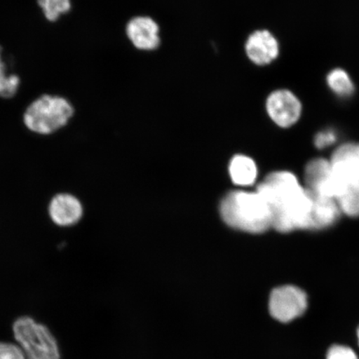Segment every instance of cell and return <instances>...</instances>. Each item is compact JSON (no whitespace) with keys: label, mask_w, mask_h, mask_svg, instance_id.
Listing matches in <instances>:
<instances>
[{"label":"cell","mask_w":359,"mask_h":359,"mask_svg":"<svg viewBox=\"0 0 359 359\" xmlns=\"http://www.w3.org/2000/svg\"><path fill=\"white\" fill-rule=\"evenodd\" d=\"M48 217L53 224L60 227L77 224L83 215V206L77 196L71 193H58L49 201Z\"/></svg>","instance_id":"obj_8"},{"label":"cell","mask_w":359,"mask_h":359,"mask_svg":"<svg viewBox=\"0 0 359 359\" xmlns=\"http://www.w3.org/2000/svg\"><path fill=\"white\" fill-rule=\"evenodd\" d=\"M307 308V294L297 286L278 287L269 296V313L275 320L285 324L302 316Z\"/></svg>","instance_id":"obj_5"},{"label":"cell","mask_w":359,"mask_h":359,"mask_svg":"<svg viewBox=\"0 0 359 359\" xmlns=\"http://www.w3.org/2000/svg\"><path fill=\"white\" fill-rule=\"evenodd\" d=\"M221 214L228 226L253 234L272 227L271 210L257 191L229 193L222 201Z\"/></svg>","instance_id":"obj_2"},{"label":"cell","mask_w":359,"mask_h":359,"mask_svg":"<svg viewBox=\"0 0 359 359\" xmlns=\"http://www.w3.org/2000/svg\"><path fill=\"white\" fill-rule=\"evenodd\" d=\"M0 359H27L18 344L0 342Z\"/></svg>","instance_id":"obj_18"},{"label":"cell","mask_w":359,"mask_h":359,"mask_svg":"<svg viewBox=\"0 0 359 359\" xmlns=\"http://www.w3.org/2000/svg\"><path fill=\"white\" fill-rule=\"evenodd\" d=\"M266 110L269 118L280 128H290L300 118L302 104L289 90L273 92L267 98Z\"/></svg>","instance_id":"obj_7"},{"label":"cell","mask_w":359,"mask_h":359,"mask_svg":"<svg viewBox=\"0 0 359 359\" xmlns=\"http://www.w3.org/2000/svg\"><path fill=\"white\" fill-rule=\"evenodd\" d=\"M330 161L346 185L359 184V143L348 142L339 146Z\"/></svg>","instance_id":"obj_11"},{"label":"cell","mask_w":359,"mask_h":359,"mask_svg":"<svg viewBox=\"0 0 359 359\" xmlns=\"http://www.w3.org/2000/svg\"><path fill=\"white\" fill-rule=\"evenodd\" d=\"M309 192L311 196V206L306 230H322L333 226L341 214L336 200L309 191Z\"/></svg>","instance_id":"obj_9"},{"label":"cell","mask_w":359,"mask_h":359,"mask_svg":"<svg viewBox=\"0 0 359 359\" xmlns=\"http://www.w3.org/2000/svg\"><path fill=\"white\" fill-rule=\"evenodd\" d=\"M337 141V135L332 130L318 133L314 137V144L320 149L333 145Z\"/></svg>","instance_id":"obj_20"},{"label":"cell","mask_w":359,"mask_h":359,"mask_svg":"<svg viewBox=\"0 0 359 359\" xmlns=\"http://www.w3.org/2000/svg\"><path fill=\"white\" fill-rule=\"evenodd\" d=\"M257 167L250 157L238 155L230 164V175L232 182L239 186H250L257 178Z\"/></svg>","instance_id":"obj_13"},{"label":"cell","mask_w":359,"mask_h":359,"mask_svg":"<svg viewBox=\"0 0 359 359\" xmlns=\"http://www.w3.org/2000/svg\"><path fill=\"white\" fill-rule=\"evenodd\" d=\"M335 200L341 213L359 217V184H348Z\"/></svg>","instance_id":"obj_14"},{"label":"cell","mask_w":359,"mask_h":359,"mask_svg":"<svg viewBox=\"0 0 359 359\" xmlns=\"http://www.w3.org/2000/svg\"><path fill=\"white\" fill-rule=\"evenodd\" d=\"M326 359H358V357L351 348L333 345L327 350Z\"/></svg>","instance_id":"obj_19"},{"label":"cell","mask_w":359,"mask_h":359,"mask_svg":"<svg viewBox=\"0 0 359 359\" xmlns=\"http://www.w3.org/2000/svg\"><path fill=\"white\" fill-rule=\"evenodd\" d=\"M357 334H358V344H359V327H358V331H357Z\"/></svg>","instance_id":"obj_21"},{"label":"cell","mask_w":359,"mask_h":359,"mask_svg":"<svg viewBox=\"0 0 359 359\" xmlns=\"http://www.w3.org/2000/svg\"><path fill=\"white\" fill-rule=\"evenodd\" d=\"M257 191L272 214V227L281 233L306 230L311 196L293 173L280 170L264 178Z\"/></svg>","instance_id":"obj_1"},{"label":"cell","mask_w":359,"mask_h":359,"mask_svg":"<svg viewBox=\"0 0 359 359\" xmlns=\"http://www.w3.org/2000/svg\"><path fill=\"white\" fill-rule=\"evenodd\" d=\"M246 55L251 62L259 66L271 64L280 53L279 43L267 30L255 31L250 35L245 44Z\"/></svg>","instance_id":"obj_10"},{"label":"cell","mask_w":359,"mask_h":359,"mask_svg":"<svg viewBox=\"0 0 359 359\" xmlns=\"http://www.w3.org/2000/svg\"><path fill=\"white\" fill-rule=\"evenodd\" d=\"M45 18L48 21L55 22L60 17L71 11L70 0H37Z\"/></svg>","instance_id":"obj_16"},{"label":"cell","mask_w":359,"mask_h":359,"mask_svg":"<svg viewBox=\"0 0 359 359\" xmlns=\"http://www.w3.org/2000/svg\"><path fill=\"white\" fill-rule=\"evenodd\" d=\"M127 34L130 41L140 50H154L160 45L159 26L149 17L133 18L128 24Z\"/></svg>","instance_id":"obj_12"},{"label":"cell","mask_w":359,"mask_h":359,"mask_svg":"<svg viewBox=\"0 0 359 359\" xmlns=\"http://www.w3.org/2000/svg\"><path fill=\"white\" fill-rule=\"evenodd\" d=\"M304 181L309 191L334 199L347 186L336 173L330 161L325 158L309 161L305 167Z\"/></svg>","instance_id":"obj_6"},{"label":"cell","mask_w":359,"mask_h":359,"mask_svg":"<svg viewBox=\"0 0 359 359\" xmlns=\"http://www.w3.org/2000/svg\"><path fill=\"white\" fill-rule=\"evenodd\" d=\"M13 335L27 359H60L55 337L46 326L34 318H18L13 326Z\"/></svg>","instance_id":"obj_4"},{"label":"cell","mask_w":359,"mask_h":359,"mask_svg":"<svg viewBox=\"0 0 359 359\" xmlns=\"http://www.w3.org/2000/svg\"><path fill=\"white\" fill-rule=\"evenodd\" d=\"M20 80L16 75H7L6 66L4 64L0 51V97L11 98L15 95Z\"/></svg>","instance_id":"obj_17"},{"label":"cell","mask_w":359,"mask_h":359,"mask_svg":"<svg viewBox=\"0 0 359 359\" xmlns=\"http://www.w3.org/2000/svg\"><path fill=\"white\" fill-rule=\"evenodd\" d=\"M327 83L337 95L340 97L351 96L354 92V85L346 71L335 69L331 71L327 77Z\"/></svg>","instance_id":"obj_15"},{"label":"cell","mask_w":359,"mask_h":359,"mask_svg":"<svg viewBox=\"0 0 359 359\" xmlns=\"http://www.w3.org/2000/svg\"><path fill=\"white\" fill-rule=\"evenodd\" d=\"M74 114V107L66 98L43 95L27 109L24 123L31 132L49 135L65 127Z\"/></svg>","instance_id":"obj_3"}]
</instances>
